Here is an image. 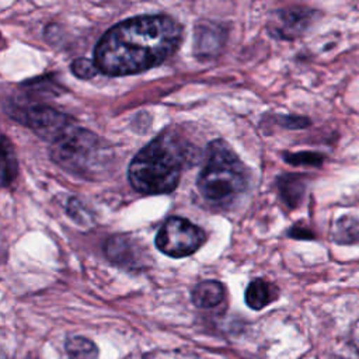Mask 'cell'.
Listing matches in <instances>:
<instances>
[{
	"instance_id": "cell-1",
	"label": "cell",
	"mask_w": 359,
	"mask_h": 359,
	"mask_svg": "<svg viewBox=\"0 0 359 359\" xmlns=\"http://www.w3.org/2000/svg\"><path fill=\"white\" fill-rule=\"evenodd\" d=\"M182 39L181 25L170 15H137L118 22L97 42L94 63L105 76L142 73L175 53Z\"/></svg>"
},
{
	"instance_id": "cell-2",
	"label": "cell",
	"mask_w": 359,
	"mask_h": 359,
	"mask_svg": "<svg viewBox=\"0 0 359 359\" xmlns=\"http://www.w3.org/2000/svg\"><path fill=\"white\" fill-rule=\"evenodd\" d=\"M195 158L194 146L177 133L164 132L132 158L128 178L132 188L140 194H170L177 188L184 167Z\"/></svg>"
},
{
	"instance_id": "cell-3",
	"label": "cell",
	"mask_w": 359,
	"mask_h": 359,
	"mask_svg": "<svg viewBox=\"0 0 359 359\" xmlns=\"http://www.w3.org/2000/svg\"><path fill=\"white\" fill-rule=\"evenodd\" d=\"M250 175L244 163L222 139L208 144L196 187L203 199L212 203H230L248 187Z\"/></svg>"
},
{
	"instance_id": "cell-4",
	"label": "cell",
	"mask_w": 359,
	"mask_h": 359,
	"mask_svg": "<svg viewBox=\"0 0 359 359\" xmlns=\"http://www.w3.org/2000/svg\"><path fill=\"white\" fill-rule=\"evenodd\" d=\"M50 156L65 170L87 178L94 175L108 158L102 140L95 133L74 125L52 142Z\"/></svg>"
},
{
	"instance_id": "cell-5",
	"label": "cell",
	"mask_w": 359,
	"mask_h": 359,
	"mask_svg": "<svg viewBox=\"0 0 359 359\" xmlns=\"http://www.w3.org/2000/svg\"><path fill=\"white\" fill-rule=\"evenodd\" d=\"M205 231L184 217H170L156 234L158 251L171 258H184L194 254L205 243Z\"/></svg>"
},
{
	"instance_id": "cell-6",
	"label": "cell",
	"mask_w": 359,
	"mask_h": 359,
	"mask_svg": "<svg viewBox=\"0 0 359 359\" xmlns=\"http://www.w3.org/2000/svg\"><path fill=\"white\" fill-rule=\"evenodd\" d=\"M10 115L22 125L31 128L41 137L50 142H55L69 128L73 126L69 115L41 104L28 107L14 105L10 109Z\"/></svg>"
},
{
	"instance_id": "cell-7",
	"label": "cell",
	"mask_w": 359,
	"mask_h": 359,
	"mask_svg": "<svg viewBox=\"0 0 359 359\" xmlns=\"http://www.w3.org/2000/svg\"><path fill=\"white\" fill-rule=\"evenodd\" d=\"M104 250L111 262L126 269L144 268L149 259L143 247L129 236H114L108 238Z\"/></svg>"
},
{
	"instance_id": "cell-8",
	"label": "cell",
	"mask_w": 359,
	"mask_h": 359,
	"mask_svg": "<svg viewBox=\"0 0 359 359\" xmlns=\"http://www.w3.org/2000/svg\"><path fill=\"white\" fill-rule=\"evenodd\" d=\"M313 11L306 8L279 10L268 24L273 36L280 39H293L303 34L313 20Z\"/></svg>"
},
{
	"instance_id": "cell-9",
	"label": "cell",
	"mask_w": 359,
	"mask_h": 359,
	"mask_svg": "<svg viewBox=\"0 0 359 359\" xmlns=\"http://www.w3.org/2000/svg\"><path fill=\"white\" fill-rule=\"evenodd\" d=\"M224 43V31L220 25L201 22L195 34V50L199 56L210 57L216 55Z\"/></svg>"
},
{
	"instance_id": "cell-10",
	"label": "cell",
	"mask_w": 359,
	"mask_h": 359,
	"mask_svg": "<svg viewBox=\"0 0 359 359\" xmlns=\"http://www.w3.org/2000/svg\"><path fill=\"white\" fill-rule=\"evenodd\" d=\"M276 297H278L276 286L264 279H255L250 282L244 293L245 304L252 310L264 309L265 306L271 304Z\"/></svg>"
},
{
	"instance_id": "cell-11",
	"label": "cell",
	"mask_w": 359,
	"mask_h": 359,
	"mask_svg": "<svg viewBox=\"0 0 359 359\" xmlns=\"http://www.w3.org/2000/svg\"><path fill=\"white\" fill-rule=\"evenodd\" d=\"M191 299L196 307L210 309L223 302L224 287L217 280H203L192 289Z\"/></svg>"
},
{
	"instance_id": "cell-12",
	"label": "cell",
	"mask_w": 359,
	"mask_h": 359,
	"mask_svg": "<svg viewBox=\"0 0 359 359\" xmlns=\"http://www.w3.org/2000/svg\"><path fill=\"white\" fill-rule=\"evenodd\" d=\"M279 194L282 201L289 208H296L304 195L306 191V181L303 177L296 174H286L279 177L278 180Z\"/></svg>"
},
{
	"instance_id": "cell-13",
	"label": "cell",
	"mask_w": 359,
	"mask_h": 359,
	"mask_svg": "<svg viewBox=\"0 0 359 359\" xmlns=\"http://www.w3.org/2000/svg\"><path fill=\"white\" fill-rule=\"evenodd\" d=\"M65 349L70 359H98V346L81 335L69 337L65 342Z\"/></svg>"
},
{
	"instance_id": "cell-14",
	"label": "cell",
	"mask_w": 359,
	"mask_h": 359,
	"mask_svg": "<svg viewBox=\"0 0 359 359\" xmlns=\"http://www.w3.org/2000/svg\"><path fill=\"white\" fill-rule=\"evenodd\" d=\"M332 237L337 243L351 244L359 240V220L353 216H342L334 227Z\"/></svg>"
},
{
	"instance_id": "cell-15",
	"label": "cell",
	"mask_w": 359,
	"mask_h": 359,
	"mask_svg": "<svg viewBox=\"0 0 359 359\" xmlns=\"http://www.w3.org/2000/svg\"><path fill=\"white\" fill-rule=\"evenodd\" d=\"M1 165H3V171H1L3 185L7 187L15 180L17 160H15V154L13 151V147L8 143L6 136H3V164Z\"/></svg>"
},
{
	"instance_id": "cell-16",
	"label": "cell",
	"mask_w": 359,
	"mask_h": 359,
	"mask_svg": "<svg viewBox=\"0 0 359 359\" xmlns=\"http://www.w3.org/2000/svg\"><path fill=\"white\" fill-rule=\"evenodd\" d=\"M285 161L292 165H310L320 167L323 164V156L313 151H300V153H286Z\"/></svg>"
},
{
	"instance_id": "cell-17",
	"label": "cell",
	"mask_w": 359,
	"mask_h": 359,
	"mask_svg": "<svg viewBox=\"0 0 359 359\" xmlns=\"http://www.w3.org/2000/svg\"><path fill=\"white\" fill-rule=\"evenodd\" d=\"M72 72L79 79H91L98 73V69H97L94 60L80 57L72 63Z\"/></svg>"
}]
</instances>
